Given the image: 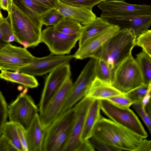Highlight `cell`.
Returning <instances> with one entry per match:
<instances>
[{
    "label": "cell",
    "instance_id": "cell-1",
    "mask_svg": "<svg viewBox=\"0 0 151 151\" xmlns=\"http://www.w3.org/2000/svg\"><path fill=\"white\" fill-rule=\"evenodd\" d=\"M92 136L121 151H136L143 139L127 129L101 115L94 127Z\"/></svg>",
    "mask_w": 151,
    "mask_h": 151
},
{
    "label": "cell",
    "instance_id": "cell-2",
    "mask_svg": "<svg viewBox=\"0 0 151 151\" xmlns=\"http://www.w3.org/2000/svg\"><path fill=\"white\" fill-rule=\"evenodd\" d=\"M136 38L132 29H121L104 42L92 58L105 60L113 70L132 51Z\"/></svg>",
    "mask_w": 151,
    "mask_h": 151
},
{
    "label": "cell",
    "instance_id": "cell-3",
    "mask_svg": "<svg viewBox=\"0 0 151 151\" xmlns=\"http://www.w3.org/2000/svg\"><path fill=\"white\" fill-rule=\"evenodd\" d=\"M8 14L12 29L17 42L26 48L36 46L41 42L42 28L34 24L12 1Z\"/></svg>",
    "mask_w": 151,
    "mask_h": 151
},
{
    "label": "cell",
    "instance_id": "cell-4",
    "mask_svg": "<svg viewBox=\"0 0 151 151\" xmlns=\"http://www.w3.org/2000/svg\"><path fill=\"white\" fill-rule=\"evenodd\" d=\"M74 115L73 107L45 129L42 151H63L71 132Z\"/></svg>",
    "mask_w": 151,
    "mask_h": 151
},
{
    "label": "cell",
    "instance_id": "cell-5",
    "mask_svg": "<svg viewBox=\"0 0 151 151\" xmlns=\"http://www.w3.org/2000/svg\"><path fill=\"white\" fill-rule=\"evenodd\" d=\"M132 52L112 70L111 85L124 94L143 84L142 74Z\"/></svg>",
    "mask_w": 151,
    "mask_h": 151
},
{
    "label": "cell",
    "instance_id": "cell-6",
    "mask_svg": "<svg viewBox=\"0 0 151 151\" xmlns=\"http://www.w3.org/2000/svg\"><path fill=\"white\" fill-rule=\"evenodd\" d=\"M101 110L110 119L143 138L148 134L137 116L129 108L116 106L105 99L100 100Z\"/></svg>",
    "mask_w": 151,
    "mask_h": 151
},
{
    "label": "cell",
    "instance_id": "cell-7",
    "mask_svg": "<svg viewBox=\"0 0 151 151\" xmlns=\"http://www.w3.org/2000/svg\"><path fill=\"white\" fill-rule=\"evenodd\" d=\"M25 89L8 106V116L10 121L19 124L27 129L38 113L39 109Z\"/></svg>",
    "mask_w": 151,
    "mask_h": 151
},
{
    "label": "cell",
    "instance_id": "cell-8",
    "mask_svg": "<svg viewBox=\"0 0 151 151\" xmlns=\"http://www.w3.org/2000/svg\"><path fill=\"white\" fill-rule=\"evenodd\" d=\"M97 59L90 58L80 75L73 83L66 102L60 115L73 108L84 97L96 77V66Z\"/></svg>",
    "mask_w": 151,
    "mask_h": 151
},
{
    "label": "cell",
    "instance_id": "cell-9",
    "mask_svg": "<svg viewBox=\"0 0 151 151\" xmlns=\"http://www.w3.org/2000/svg\"><path fill=\"white\" fill-rule=\"evenodd\" d=\"M81 34L68 35L50 26L42 31L41 42L45 43L51 53L56 55L68 54L78 41Z\"/></svg>",
    "mask_w": 151,
    "mask_h": 151
},
{
    "label": "cell",
    "instance_id": "cell-10",
    "mask_svg": "<svg viewBox=\"0 0 151 151\" xmlns=\"http://www.w3.org/2000/svg\"><path fill=\"white\" fill-rule=\"evenodd\" d=\"M35 57L24 47L4 43L0 45V70L17 71L30 63Z\"/></svg>",
    "mask_w": 151,
    "mask_h": 151
},
{
    "label": "cell",
    "instance_id": "cell-11",
    "mask_svg": "<svg viewBox=\"0 0 151 151\" xmlns=\"http://www.w3.org/2000/svg\"><path fill=\"white\" fill-rule=\"evenodd\" d=\"M71 74L69 63H64L49 73L47 77L39 103V111L41 114L48 103Z\"/></svg>",
    "mask_w": 151,
    "mask_h": 151
},
{
    "label": "cell",
    "instance_id": "cell-12",
    "mask_svg": "<svg viewBox=\"0 0 151 151\" xmlns=\"http://www.w3.org/2000/svg\"><path fill=\"white\" fill-rule=\"evenodd\" d=\"M94 99L85 96L73 107L74 115L72 128L63 151H76L82 142L81 137L86 116Z\"/></svg>",
    "mask_w": 151,
    "mask_h": 151
},
{
    "label": "cell",
    "instance_id": "cell-13",
    "mask_svg": "<svg viewBox=\"0 0 151 151\" xmlns=\"http://www.w3.org/2000/svg\"><path fill=\"white\" fill-rule=\"evenodd\" d=\"M73 83L70 78L67 79L50 99L42 113L39 114L41 123L45 129L60 116Z\"/></svg>",
    "mask_w": 151,
    "mask_h": 151
},
{
    "label": "cell",
    "instance_id": "cell-14",
    "mask_svg": "<svg viewBox=\"0 0 151 151\" xmlns=\"http://www.w3.org/2000/svg\"><path fill=\"white\" fill-rule=\"evenodd\" d=\"M73 58V54L56 55L51 53L43 57H35L30 63L20 68L17 71L33 76H41L50 73L64 63H69Z\"/></svg>",
    "mask_w": 151,
    "mask_h": 151
},
{
    "label": "cell",
    "instance_id": "cell-15",
    "mask_svg": "<svg viewBox=\"0 0 151 151\" xmlns=\"http://www.w3.org/2000/svg\"><path fill=\"white\" fill-rule=\"evenodd\" d=\"M100 17L110 24L118 25L120 29H132L136 37L148 29L151 26V14L120 15L102 13Z\"/></svg>",
    "mask_w": 151,
    "mask_h": 151
},
{
    "label": "cell",
    "instance_id": "cell-16",
    "mask_svg": "<svg viewBox=\"0 0 151 151\" xmlns=\"http://www.w3.org/2000/svg\"><path fill=\"white\" fill-rule=\"evenodd\" d=\"M102 13L114 15L151 14L149 5L131 4L123 1L104 0L98 4Z\"/></svg>",
    "mask_w": 151,
    "mask_h": 151
},
{
    "label": "cell",
    "instance_id": "cell-17",
    "mask_svg": "<svg viewBox=\"0 0 151 151\" xmlns=\"http://www.w3.org/2000/svg\"><path fill=\"white\" fill-rule=\"evenodd\" d=\"M120 29L118 25L111 24L98 35L79 46L73 54L74 58L83 60L93 57L104 43Z\"/></svg>",
    "mask_w": 151,
    "mask_h": 151
},
{
    "label": "cell",
    "instance_id": "cell-18",
    "mask_svg": "<svg viewBox=\"0 0 151 151\" xmlns=\"http://www.w3.org/2000/svg\"><path fill=\"white\" fill-rule=\"evenodd\" d=\"M55 8L64 17L73 19L83 25L87 24L96 17L92 9L69 5L59 1Z\"/></svg>",
    "mask_w": 151,
    "mask_h": 151
},
{
    "label": "cell",
    "instance_id": "cell-19",
    "mask_svg": "<svg viewBox=\"0 0 151 151\" xmlns=\"http://www.w3.org/2000/svg\"><path fill=\"white\" fill-rule=\"evenodd\" d=\"M45 131L37 113L25 130L28 151H42Z\"/></svg>",
    "mask_w": 151,
    "mask_h": 151
},
{
    "label": "cell",
    "instance_id": "cell-20",
    "mask_svg": "<svg viewBox=\"0 0 151 151\" xmlns=\"http://www.w3.org/2000/svg\"><path fill=\"white\" fill-rule=\"evenodd\" d=\"M111 84L96 77L85 96L93 99H104L112 96L124 94Z\"/></svg>",
    "mask_w": 151,
    "mask_h": 151
},
{
    "label": "cell",
    "instance_id": "cell-21",
    "mask_svg": "<svg viewBox=\"0 0 151 151\" xmlns=\"http://www.w3.org/2000/svg\"><path fill=\"white\" fill-rule=\"evenodd\" d=\"M101 110L100 100L94 99L86 116L81 137V142L89 139L92 136L94 127L101 116Z\"/></svg>",
    "mask_w": 151,
    "mask_h": 151
},
{
    "label": "cell",
    "instance_id": "cell-22",
    "mask_svg": "<svg viewBox=\"0 0 151 151\" xmlns=\"http://www.w3.org/2000/svg\"><path fill=\"white\" fill-rule=\"evenodd\" d=\"M111 24L102 17H96L91 21L83 26L78 40L79 46L98 35Z\"/></svg>",
    "mask_w": 151,
    "mask_h": 151
},
{
    "label": "cell",
    "instance_id": "cell-23",
    "mask_svg": "<svg viewBox=\"0 0 151 151\" xmlns=\"http://www.w3.org/2000/svg\"><path fill=\"white\" fill-rule=\"evenodd\" d=\"M0 78L7 81L19 84L26 87L34 88L39 83L34 76L23 72L1 70Z\"/></svg>",
    "mask_w": 151,
    "mask_h": 151
},
{
    "label": "cell",
    "instance_id": "cell-24",
    "mask_svg": "<svg viewBox=\"0 0 151 151\" xmlns=\"http://www.w3.org/2000/svg\"><path fill=\"white\" fill-rule=\"evenodd\" d=\"M135 59L142 77L143 84L151 83V57L142 51L136 55Z\"/></svg>",
    "mask_w": 151,
    "mask_h": 151
},
{
    "label": "cell",
    "instance_id": "cell-25",
    "mask_svg": "<svg viewBox=\"0 0 151 151\" xmlns=\"http://www.w3.org/2000/svg\"><path fill=\"white\" fill-rule=\"evenodd\" d=\"M53 27L59 31L71 35L81 34L82 28V25L77 21L65 17Z\"/></svg>",
    "mask_w": 151,
    "mask_h": 151
},
{
    "label": "cell",
    "instance_id": "cell-26",
    "mask_svg": "<svg viewBox=\"0 0 151 151\" xmlns=\"http://www.w3.org/2000/svg\"><path fill=\"white\" fill-rule=\"evenodd\" d=\"M12 1L19 9L28 10L40 16L50 9L36 0H12Z\"/></svg>",
    "mask_w": 151,
    "mask_h": 151
},
{
    "label": "cell",
    "instance_id": "cell-27",
    "mask_svg": "<svg viewBox=\"0 0 151 151\" xmlns=\"http://www.w3.org/2000/svg\"><path fill=\"white\" fill-rule=\"evenodd\" d=\"M95 70L96 77L111 84L112 69L106 61L102 59H97Z\"/></svg>",
    "mask_w": 151,
    "mask_h": 151
},
{
    "label": "cell",
    "instance_id": "cell-28",
    "mask_svg": "<svg viewBox=\"0 0 151 151\" xmlns=\"http://www.w3.org/2000/svg\"><path fill=\"white\" fill-rule=\"evenodd\" d=\"M2 134L5 135L19 151H23L16 129V123L11 121L5 123Z\"/></svg>",
    "mask_w": 151,
    "mask_h": 151
},
{
    "label": "cell",
    "instance_id": "cell-29",
    "mask_svg": "<svg viewBox=\"0 0 151 151\" xmlns=\"http://www.w3.org/2000/svg\"><path fill=\"white\" fill-rule=\"evenodd\" d=\"M64 17L55 8L49 10L40 16L42 25L54 26Z\"/></svg>",
    "mask_w": 151,
    "mask_h": 151
},
{
    "label": "cell",
    "instance_id": "cell-30",
    "mask_svg": "<svg viewBox=\"0 0 151 151\" xmlns=\"http://www.w3.org/2000/svg\"><path fill=\"white\" fill-rule=\"evenodd\" d=\"M137 46L151 57V30L148 29L136 37L135 46Z\"/></svg>",
    "mask_w": 151,
    "mask_h": 151
},
{
    "label": "cell",
    "instance_id": "cell-31",
    "mask_svg": "<svg viewBox=\"0 0 151 151\" xmlns=\"http://www.w3.org/2000/svg\"><path fill=\"white\" fill-rule=\"evenodd\" d=\"M0 28L2 34V39L5 43L17 42V40L13 33L9 17L5 18L0 23Z\"/></svg>",
    "mask_w": 151,
    "mask_h": 151
},
{
    "label": "cell",
    "instance_id": "cell-32",
    "mask_svg": "<svg viewBox=\"0 0 151 151\" xmlns=\"http://www.w3.org/2000/svg\"><path fill=\"white\" fill-rule=\"evenodd\" d=\"M133 108L139 116L147 127L149 133H151V116L142 106V102H134L132 105Z\"/></svg>",
    "mask_w": 151,
    "mask_h": 151
},
{
    "label": "cell",
    "instance_id": "cell-33",
    "mask_svg": "<svg viewBox=\"0 0 151 151\" xmlns=\"http://www.w3.org/2000/svg\"><path fill=\"white\" fill-rule=\"evenodd\" d=\"M148 85L143 84L138 87L124 94L133 103L142 102L147 92Z\"/></svg>",
    "mask_w": 151,
    "mask_h": 151
},
{
    "label": "cell",
    "instance_id": "cell-34",
    "mask_svg": "<svg viewBox=\"0 0 151 151\" xmlns=\"http://www.w3.org/2000/svg\"><path fill=\"white\" fill-rule=\"evenodd\" d=\"M104 0H59L60 2L69 5L83 7L92 9L95 5Z\"/></svg>",
    "mask_w": 151,
    "mask_h": 151
},
{
    "label": "cell",
    "instance_id": "cell-35",
    "mask_svg": "<svg viewBox=\"0 0 151 151\" xmlns=\"http://www.w3.org/2000/svg\"><path fill=\"white\" fill-rule=\"evenodd\" d=\"M104 99L122 107L129 108L133 103V102L125 94L112 96Z\"/></svg>",
    "mask_w": 151,
    "mask_h": 151
},
{
    "label": "cell",
    "instance_id": "cell-36",
    "mask_svg": "<svg viewBox=\"0 0 151 151\" xmlns=\"http://www.w3.org/2000/svg\"><path fill=\"white\" fill-rule=\"evenodd\" d=\"M7 105L2 93L0 90V136L2 134L4 127L7 122Z\"/></svg>",
    "mask_w": 151,
    "mask_h": 151
},
{
    "label": "cell",
    "instance_id": "cell-37",
    "mask_svg": "<svg viewBox=\"0 0 151 151\" xmlns=\"http://www.w3.org/2000/svg\"><path fill=\"white\" fill-rule=\"evenodd\" d=\"M95 150L100 151H121L119 149L92 136L89 139Z\"/></svg>",
    "mask_w": 151,
    "mask_h": 151
},
{
    "label": "cell",
    "instance_id": "cell-38",
    "mask_svg": "<svg viewBox=\"0 0 151 151\" xmlns=\"http://www.w3.org/2000/svg\"><path fill=\"white\" fill-rule=\"evenodd\" d=\"M19 151L4 135L0 136V151Z\"/></svg>",
    "mask_w": 151,
    "mask_h": 151
},
{
    "label": "cell",
    "instance_id": "cell-39",
    "mask_svg": "<svg viewBox=\"0 0 151 151\" xmlns=\"http://www.w3.org/2000/svg\"><path fill=\"white\" fill-rule=\"evenodd\" d=\"M16 129L23 151H28L25 136V130L22 126L17 123H16Z\"/></svg>",
    "mask_w": 151,
    "mask_h": 151
},
{
    "label": "cell",
    "instance_id": "cell-40",
    "mask_svg": "<svg viewBox=\"0 0 151 151\" xmlns=\"http://www.w3.org/2000/svg\"><path fill=\"white\" fill-rule=\"evenodd\" d=\"M151 151V141L150 140L146 139V138L143 139L136 151Z\"/></svg>",
    "mask_w": 151,
    "mask_h": 151
},
{
    "label": "cell",
    "instance_id": "cell-41",
    "mask_svg": "<svg viewBox=\"0 0 151 151\" xmlns=\"http://www.w3.org/2000/svg\"><path fill=\"white\" fill-rule=\"evenodd\" d=\"M95 150L89 139L82 142L76 151H94Z\"/></svg>",
    "mask_w": 151,
    "mask_h": 151
},
{
    "label": "cell",
    "instance_id": "cell-42",
    "mask_svg": "<svg viewBox=\"0 0 151 151\" xmlns=\"http://www.w3.org/2000/svg\"><path fill=\"white\" fill-rule=\"evenodd\" d=\"M50 9L55 7L59 0H36Z\"/></svg>",
    "mask_w": 151,
    "mask_h": 151
},
{
    "label": "cell",
    "instance_id": "cell-43",
    "mask_svg": "<svg viewBox=\"0 0 151 151\" xmlns=\"http://www.w3.org/2000/svg\"><path fill=\"white\" fill-rule=\"evenodd\" d=\"M151 83H150L148 85L147 92L142 101V107L144 109L145 108L147 104L151 101Z\"/></svg>",
    "mask_w": 151,
    "mask_h": 151
},
{
    "label": "cell",
    "instance_id": "cell-44",
    "mask_svg": "<svg viewBox=\"0 0 151 151\" xmlns=\"http://www.w3.org/2000/svg\"><path fill=\"white\" fill-rule=\"evenodd\" d=\"M12 0H0V9H2L8 12L12 2Z\"/></svg>",
    "mask_w": 151,
    "mask_h": 151
},
{
    "label": "cell",
    "instance_id": "cell-45",
    "mask_svg": "<svg viewBox=\"0 0 151 151\" xmlns=\"http://www.w3.org/2000/svg\"><path fill=\"white\" fill-rule=\"evenodd\" d=\"M5 43L2 40V34L1 32V29L0 28V45L3 44L4 43Z\"/></svg>",
    "mask_w": 151,
    "mask_h": 151
},
{
    "label": "cell",
    "instance_id": "cell-46",
    "mask_svg": "<svg viewBox=\"0 0 151 151\" xmlns=\"http://www.w3.org/2000/svg\"><path fill=\"white\" fill-rule=\"evenodd\" d=\"M4 19H5V18L4 17L2 14L1 13V12L0 11V23L1 22L3 21L4 20Z\"/></svg>",
    "mask_w": 151,
    "mask_h": 151
}]
</instances>
